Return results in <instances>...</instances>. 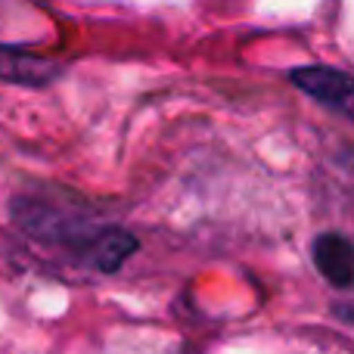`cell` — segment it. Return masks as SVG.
<instances>
[{"mask_svg":"<svg viewBox=\"0 0 354 354\" xmlns=\"http://www.w3.org/2000/svg\"><path fill=\"white\" fill-rule=\"evenodd\" d=\"M292 81L305 93L317 97L320 103L339 106L342 112H348V103H351V78H348V72H339V68H324V66H311V68H295Z\"/></svg>","mask_w":354,"mask_h":354,"instance_id":"obj_1","label":"cell"},{"mask_svg":"<svg viewBox=\"0 0 354 354\" xmlns=\"http://www.w3.org/2000/svg\"><path fill=\"white\" fill-rule=\"evenodd\" d=\"M314 264L339 289L351 286V243L342 233H324L314 243Z\"/></svg>","mask_w":354,"mask_h":354,"instance_id":"obj_2","label":"cell"},{"mask_svg":"<svg viewBox=\"0 0 354 354\" xmlns=\"http://www.w3.org/2000/svg\"><path fill=\"white\" fill-rule=\"evenodd\" d=\"M53 75V66L44 59H35V56H25V53H12V50L0 47V78H10V81H47Z\"/></svg>","mask_w":354,"mask_h":354,"instance_id":"obj_3","label":"cell"}]
</instances>
